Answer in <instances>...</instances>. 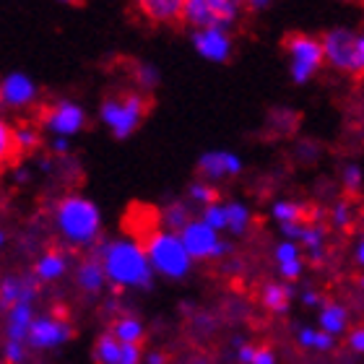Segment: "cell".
<instances>
[{
	"label": "cell",
	"instance_id": "cell-1",
	"mask_svg": "<svg viewBox=\"0 0 364 364\" xmlns=\"http://www.w3.org/2000/svg\"><path fill=\"white\" fill-rule=\"evenodd\" d=\"M99 263L105 271V279H109L117 287H136L151 289V268L144 255V247L133 240H112L102 245Z\"/></svg>",
	"mask_w": 364,
	"mask_h": 364
},
{
	"label": "cell",
	"instance_id": "cell-2",
	"mask_svg": "<svg viewBox=\"0 0 364 364\" xmlns=\"http://www.w3.org/2000/svg\"><path fill=\"white\" fill-rule=\"evenodd\" d=\"M55 221L60 235L70 245H91L97 242L99 232H102V211L94 200L84 196H68L58 203Z\"/></svg>",
	"mask_w": 364,
	"mask_h": 364
},
{
	"label": "cell",
	"instance_id": "cell-3",
	"mask_svg": "<svg viewBox=\"0 0 364 364\" xmlns=\"http://www.w3.org/2000/svg\"><path fill=\"white\" fill-rule=\"evenodd\" d=\"M151 109V99L136 91H122V94H109L99 107V117L107 128L112 130L114 138H130L138 130V125L146 120Z\"/></svg>",
	"mask_w": 364,
	"mask_h": 364
},
{
	"label": "cell",
	"instance_id": "cell-4",
	"mask_svg": "<svg viewBox=\"0 0 364 364\" xmlns=\"http://www.w3.org/2000/svg\"><path fill=\"white\" fill-rule=\"evenodd\" d=\"M144 255L149 260V268L167 279H185L193 268V260L182 247L180 237L172 232H149L144 240Z\"/></svg>",
	"mask_w": 364,
	"mask_h": 364
},
{
	"label": "cell",
	"instance_id": "cell-5",
	"mask_svg": "<svg viewBox=\"0 0 364 364\" xmlns=\"http://www.w3.org/2000/svg\"><path fill=\"white\" fill-rule=\"evenodd\" d=\"M323 60L343 73H362L364 68V37L351 29H331L320 37Z\"/></svg>",
	"mask_w": 364,
	"mask_h": 364
},
{
	"label": "cell",
	"instance_id": "cell-6",
	"mask_svg": "<svg viewBox=\"0 0 364 364\" xmlns=\"http://www.w3.org/2000/svg\"><path fill=\"white\" fill-rule=\"evenodd\" d=\"M284 50L289 55V70L294 84H307L323 65V47L320 39L304 31H294L284 39Z\"/></svg>",
	"mask_w": 364,
	"mask_h": 364
},
{
	"label": "cell",
	"instance_id": "cell-7",
	"mask_svg": "<svg viewBox=\"0 0 364 364\" xmlns=\"http://www.w3.org/2000/svg\"><path fill=\"white\" fill-rule=\"evenodd\" d=\"M240 16V6L229 3V0H188L182 3V18L200 29H216L227 31Z\"/></svg>",
	"mask_w": 364,
	"mask_h": 364
},
{
	"label": "cell",
	"instance_id": "cell-8",
	"mask_svg": "<svg viewBox=\"0 0 364 364\" xmlns=\"http://www.w3.org/2000/svg\"><path fill=\"white\" fill-rule=\"evenodd\" d=\"M42 125H45L50 133H55V138L76 136L78 130L86 125V112H84V107H78L76 102L63 99L58 105L47 107L45 114H42Z\"/></svg>",
	"mask_w": 364,
	"mask_h": 364
},
{
	"label": "cell",
	"instance_id": "cell-9",
	"mask_svg": "<svg viewBox=\"0 0 364 364\" xmlns=\"http://www.w3.org/2000/svg\"><path fill=\"white\" fill-rule=\"evenodd\" d=\"M180 237L182 247L185 252L190 255V260H205V258H213V252H216V245L221 242V237L208 229L203 221H193L190 219L185 227L177 232Z\"/></svg>",
	"mask_w": 364,
	"mask_h": 364
},
{
	"label": "cell",
	"instance_id": "cell-10",
	"mask_svg": "<svg viewBox=\"0 0 364 364\" xmlns=\"http://www.w3.org/2000/svg\"><path fill=\"white\" fill-rule=\"evenodd\" d=\"M70 336H73V328L68 323H63V320L34 318L23 341H29L31 349H55V346L68 341Z\"/></svg>",
	"mask_w": 364,
	"mask_h": 364
},
{
	"label": "cell",
	"instance_id": "cell-11",
	"mask_svg": "<svg viewBox=\"0 0 364 364\" xmlns=\"http://www.w3.org/2000/svg\"><path fill=\"white\" fill-rule=\"evenodd\" d=\"M37 97V84L26 73H8L0 78V105L6 107H26Z\"/></svg>",
	"mask_w": 364,
	"mask_h": 364
},
{
	"label": "cell",
	"instance_id": "cell-12",
	"mask_svg": "<svg viewBox=\"0 0 364 364\" xmlns=\"http://www.w3.org/2000/svg\"><path fill=\"white\" fill-rule=\"evenodd\" d=\"M190 39H193L196 53L211 63H227L229 55H232V39H229L227 31L200 29V31H193Z\"/></svg>",
	"mask_w": 364,
	"mask_h": 364
},
{
	"label": "cell",
	"instance_id": "cell-13",
	"mask_svg": "<svg viewBox=\"0 0 364 364\" xmlns=\"http://www.w3.org/2000/svg\"><path fill=\"white\" fill-rule=\"evenodd\" d=\"M198 172L208 180H224L242 172V159L232 151H205L198 159Z\"/></svg>",
	"mask_w": 364,
	"mask_h": 364
},
{
	"label": "cell",
	"instance_id": "cell-14",
	"mask_svg": "<svg viewBox=\"0 0 364 364\" xmlns=\"http://www.w3.org/2000/svg\"><path fill=\"white\" fill-rule=\"evenodd\" d=\"M37 294L34 281H23L18 276H8L0 281V307L11 310L18 302H31V296Z\"/></svg>",
	"mask_w": 364,
	"mask_h": 364
},
{
	"label": "cell",
	"instance_id": "cell-15",
	"mask_svg": "<svg viewBox=\"0 0 364 364\" xmlns=\"http://www.w3.org/2000/svg\"><path fill=\"white\" fill-rule=\"evenodd\" d=\"M31 320H34V310H31V302H18L8 310V341L23 343L26 338V331H29Z\"/></svg>",
	"mask_w": 364,
	"mask_h": 364
},
{
	"label": "cell",
	"instance_id": "cell-16",
	"mask_svg": "<svg viewBox=\"0 0 364 364\" xmlns=\"http://www.w3.org/2000/svg\"><path fill=\"white\" fill-rule=\"evenodd\" d=\"M105 271H102V263H99V255H91L86 258L76 271V284L84 289L86 294H97L105 287Z\"/></svg>",
	"mask_w": 364,
	"mask_h": 364
},
{
	"label": "cell",
	"instance_id": "cell-17",
	"mask_svg": "<svg viewBox=\"0 0 364 364\" xmlns=\"http://www.w3.org/2000/svg\"><path fill=\"white\" fill-rule=\"evenodd\" d=\"M291 287L289 284H279V281H271L263 287V294H260V302L266 307L268 312H276V315H284L289 310V304H291Z\"/></svg>",
	"mask_w": 364,
	"mask_h": 364
},
{
	"label": "cell",
	"instance_id": "cell-18",
	"mask_svg": "<svg viewBox=\"0 0 364 364\" xmlns=\"http://www.w3.org/2000/svg\"><path fill=\"white\" fill-rule=\"evenodd\" d=\"M320 331L328 336H333V338H338V336L346 331V326H349V312H346V307H341V304H331L328 302L323 310H320Z\"/></svg>",
	"mask_w": 364,
	"mask_h": 364
},
{
	"label": "cell",
	"instance_id": "cell-19",
	"mask_svg": "<svg viewBox=\"0 0 364 364\" xmlns=\"http://www.w3.org/2000/svg\"><path fill=\"white\" fill-rule=\"evenodd\" d=\"M141 11H144L151 21L169 23L182 18V3L180 0H144L141 3Z\"/></svg>",
	"mask_w": 364,
	"mask_h": 364
},
{
	"label": "cell",
	"instance_id": "cell-20",
	"mask_svg": "<svg viewBox=\"0 0 364 364\" xmlns=\"http://www.w3.org/2000/svg\"><path fill=\"white\" fill-rule=\"evenodd\" d=\"M117 343H130V346H141V341L146 338V328L138 318H120L114 320L112 331H109Z\"/></svg>",
	"mask_w": 364,
	"mask_h": 364
},
{
	"label": "cell",
	"instance_id": "cell-21",
	"mask_svg": "<svg viewBox=\"0 0 364 364\" xmlns=\"http://www.w3.org/2000/svg\"><path fill=\"white\" fill-rule=\"evenodd\" d=\"M65 271H68V258L63 252H47L34 266V273H37L39 281H58Z\"/></svg>",
	"mask_w": 364,
	"mask_h": 364
},
{
	"label": "cell",
	"instance_id": "cell-22",
	"mask_svg": "<svg viewBox=\"0 0 364 364\" xmlns=\"http://www.w3.org/2000/svg\"><path fill=\"white\" fill-rule=\"evenodd\" d=\"M224 216H227V229L237 237L245 235L247 227H250V221H252L250 208H247L245 203H237V200H232V203L224 205Z\"/></svg>",
	"mask_w": 364,
	"mask_h": 364
},
{
	"label": "cell",
	"instance_id": "cell-23",
	"mask_svg": "<svg viewBox=\"0 0 364 364\" xmlns=\"http://www.w3.org/2000/svg\"><path fill=\"white\" fill-rule=\"evenodd\" d=\"M94 362L97 364H120V343L109 333H102L94 343Z\"/></svg>",
	"mask_w": 364,
	"mask_h": 364
},
{
	"label": "cell",
	"instance_id": "cell-24",
	"mask_svg": "<svg viewBox=\"0 0 364 364\" xmlns=\"http://www.w3.org/2000/svg\"><path fill=\"white\" fill-rule=\"evenodd\" d=\"M271 213L281 224H302L304 219V208L299 203H294V200H276Z\"/></svg>",
	"mask_w": 364,
	"mask_h": 364
},
{
	"label": "cell",
	"instance_id": "cell-25",
	"mask_svg": "<svg viewBox=\"0 0 364 364\" xmlns=\"http://www.w3.org/2000/svg\"><path fill=\"white\" fill-rule=\"evenodd\" d=\"M323 237H326V229L318 227V224H307V227H302V235H299V242L312 252V258L315 260L323 258Z\"/></svg>",
	"mask_w": 364,
	"mask_h": 364
},
{
	"label": "cell",
	"instance_id": "cell-26",
	"mask_svg": "<svg viewBox=\"0 0 364 364\" xmlns=\"http://www.w3.org/2000/svg\"><path fill=\"white\" fill-rule=\"evenodd\" d=\"M161 221L167 224V232H172V235H177L185 224L190 221V211L185 203H172L164 208V213H161Z\"/></svg>",
	"mask_w": 364,
	"mask_h": 364
},
{
	"label": "cell",
	"instance_id": "cell-27",
	"mask_svg": "<svg viewBox=\"0 0 364 364\" xmlns=\"http://www.w3.org/2000/svg\"><path fill=\"white\" fill-rule=\"evenodd\" d=\"M14 154H18L16 141H14V128L0 117V167H3L6 161L14 159Z\"/></svg>",
	"mask_w": 364,
	"mask_h": 364
},
{
	"label": "cell",
	"instance_id": "cell-28",
	"mask_svg": "<svg viewBox=\"0 0 364 364\" xmlns=\"http://www.w3.org/2000/svg\"><path fill=\"white\" fill-rule=\"evenodd\" d=\"M208 229H213L216 235L227 229V216H224V205L219 203H211V205H203V219H200Z\"/></svg>",
	"mask_w": 364,
	"mask_h": 364
},
{
	"label": "cell",
	"instance_id": "cell-29",
	"mask_svg": "<svg viewBox=\"0 0 364 364\" xmlns=\"http://www.w3.org/2000/svg\"><path fill=\"white\" fill-rule=\"evenodd\" d=\"M190 196L193 200L203 205H211V203H219V190L211 188V185H205V182H193L190 185Z\"/></svg>",
	"mask_w": 364,
	"mask_h": 364
},
{
	"label": "cell",
	"instance_id": "cell-30",
	"mask_svg": "<svg viewBox=\"0 0 364 364\" xmlns=\"http://www.w3.org/2000/svg\"><path fill=\"white\" fill-rule=\"evenodd\" d=\"M14 141L18 151H21V149H37L39 133L34 128H18V130H14Z\"/></svg>",
	"mask_w": 364,
	"mask_h": 364
},
{
	"label": "cell",
	"instance_id": "cell-31",
	"mask_svg": "<svg viewBox=\"0 0 364 364\" xmlns=\"http://www.w3.org/2000/svg\"><path fill=\"white\" fill-rule=\"evenodd\" d=\"M273 255H276V260H279V266H284V263H291V260H299L302 255H299V245L296 242H281L276 245V250H273Z\"/></svg>",
	"mask_w": 364,
	"mask_h": 364
},
{
	"label": "cell",
	"instance_id": "cell-32",
	"mask_svg": "<svg viewBox=\"0 0 364 364\" xmlns=\"http://www.w3.org/2000/svg\"><path fill=\"white\" fill-rule=\"evenodd\" d=\"M343 185H346V193H349V196H357L359 188H362V167L349 164V167L343 169Z\"/></svg>",
	"mask_w": 364,
	"mask_h": 364
},
{
	"label": "cell",
	"instance_id": "cell-33",
	"mask_svg": "<svg viewBox=\"0 0 364 364\" xmlns=\"http://www.w3.org/2000/svg\"><path fill=\"white\" fill-rule=\"evenodd\" d=\"M351 203L349 200H338L333 208V224L336 227H349V221H351Z\"/></svg>",
	"mask_w": 364,
	"mask_h": 364
},
{
	"label": "cell",
	"instance_id": "cell-34",
	"mask_svg": "<svg viewBox=\"0 0 364 364\" xmlns=\"http://www.w3.org/2000/svg\"><path fill=\"white\" fill-rule=\"evenodd\" d=\"M3 357H6L8 364H21L23 357H26V349H23V343L8 341L6 343V351H3Z\"/></svg>",
	"mask_w": 364,
	"mask_h": 364
},
{
	"label": "cell",
	"instance_id": "cell-35",
	"mask_svg": "<svg viewBox=\"0 0 364 364\" xmlns=\"http://www.w3.org/2000/svg\"><path fill=\"white\" fill-rule=\"evenodd\" d=\"M120 364H141V346L120 343Z\"/></svg>",
	"mask_w": 364,
	"mask_h": 364
},
{
	"label": "cell",
	"instance_id": "cell-36",
	"mask_svg": "<svg viewBox=\"0 0 364 364\" xmlns=\"http://www.w3.org/2000/svg\"><path fill=\"white\" fill-rule=\"evenodd\" d=\"M336 346V338L333 336L323 333V331H315V336H312V349L318 351H331Z\"/></svg>",
	"mask_w": 364,
	"mask_h": 364
},
{
	"label": "cell",
	"instance_id": "cell-37",
	"mask_svg": "<svg viewBox=\"0 0 364 364\" xmlns=\"http://www.w3.org/2000/svg\"><path fill=\"white\" fill-rule=\"evenodd\" d=\"M279 273L284 279H299V273H302V258L299 260H291V263H284L279 266Z\"/></svg>",
	"mask_w": 364,
	"mask_h": 364
},
{
	"label": "cell",
	"instance_id": "cell-38",
	"mask_svg": "<svg viewBox=\"0 0 364 364\" xmlns=\"http://www.w3.org/2000/svg\"><path fill=\"white\" fill-rule=\"evenodd\" d=\"M138 78H141L144 89H151V86H156V81H159V73H156V68H149V65H144V68H141V73H138Z\"/></svg>",
	"mask_w": 364,
	"mask_h": 364
},
{
	"label": "cell",
	"instance_id": "cell-39",
	"mask_svg": "<svg viewBox=\"0 0 364 364\" xmlns=\"http://www.w3.org/2000/svg\"><path fill=\"white\" fill-rule=\"evenodd\" d=\"M250 364H276V354L268 346H260V349H255V357Z\"/></svg>",
	"mask_w": 364,
	"mask_h": 364
},
{
	"label": "cell",
	"instance_id": "cell-40",
	"mask_svg": "<svg viewBox=\"0 0 364 364\" xmlns=\"http://www.w3.org/2000/svg\"><path fill=\"white\" fill-rule=\"evenodd\" d=\"M302 227L304 224H281V235H287V237H291L289 242H299V235H302Z\"/></svg>",
	"mask_w": 364,
	"mask_h": 364
},
{
	"label": "cell",
	"instance_id": "cell-41",
	"mask_svg": "<svg viewBox=\"0 0 364 364\" xmlns=\"http://www.w3.org/2000/svg\"><path fill=\"white\" fill-rule=\"evenodd\" d=\"M349 346H351V351H357V354H362V351H364V331H362V328H357V331L351 333Z\"/></svg>",
	"mask_w": 364,
	"mask_h": 364
},
{
	"label": "cell",
	"instance_id": "cell-42",
	"mask_svg": "<svg viewBox=\"0 0 364 364\" xmlns=\"http://www.w3.org/2000/svg\"><path fill=\"white\" fill-rule=\"evenodd\" d=\"M252 357H255V346H247V343L237 346V359H240L242 364H250Z\"/></svg>",
	"mask_w": 364,
	"mask_h": 364
},
{
	"label": "cell",
	"instance_id": "cell-43",
	"mask_svg": "<svg viewBox=\"0 0 364 364\" xmlns=\"http://www.w3.org/2000/svg\"><path fill=\"white\" fill-rule=\"evenodd\" d=\"M312 336H315V331H312V328H299V333H296V338H299V343H302V346L312 349Z\"/></svg>",
	"mask_w": 364,
	"mask_h": 364
},
{
	"label": "cell",
	"instance_id": "cell-44",
	"mask_svg": "<svg viewBox=\"0 0 364 364\" xmlns=\"http://www.w3.org/2000/svg\"><path fill=\"white\" fill-rule=\"evenodd\" d=\"M70 144H68V138H55L53 141V151L55 154H68Z\"/></svg>",
	"mask_w": 364,
	"mask_h": 364
},
{
	"label": "cell",
	"instance_id": "cell-45",
	"mask_svg": "<svg viewBox=\"0 0 364 364\" xmlns=\"http://www.w3.org/2000/svg\"><path fill=\"white\" fill-rule=\"evenodd\" d=\"M302 302L307 304V307H315V304H320V302H323V296H320L318 291H304Z\"/></svg>",
	"mask_w": 364,
	"mask_h": 364
},
{
	"label": "cell",
	"instance_id": "cell-46",
	"mask_svg": "<svg viewBox=\"0 0 364 364\" xmlns=\"http://www.w3.org/2000/svg\"><path fill=\"white\" fill-rule=\"evenodd\" d=\"M167 362V357L161 354V351H151L149 357H146V364H164Z\"/></svg>",
	"mask_w": 364,
	"mask_h": 364
},
{
	"label": "cell",
	"instance_id": "cell-47",
	"mask_svg": "<svg viewBox=\"0 0 364 364\" xmlns=\"http://www.w3.org/2000/svg\"><path fill=\"white\" fill-rule=\"evenodd\" d=\"M354 260H357L359 266L364 263V245H362V240H359V245L354 247Z\"/></svg>",
	"mask_w": 364,
	"mask_h": 364
},
{
	"label": "cell",
	"instance_id": "cell-48",
	"mask_svg": "<svg viewBox=\"0 0 364 364\" xmlns=\"http://www.w3.org/2000/svg\"><path fill=\"white\" fill-rule=\"evenodd\" d=\"M3 245H6V235H3V232H0V247H3Z\"/></svg>",
	"mask_w": 364,
	"mask_h": 364
},
{
	"label": "cell",
	"instance_id": "cell-49",
	"mask_svg": "<svg viewBox=\"0 0 364 364\" xmlns=\"http://www.w3.org/2000/svg\"><path fill=\"white\" fill-rule=\"evenodd\" d=\"M0 364H3V362H0Z\"/></svg>",
	"mask_w": 364,
	"mask_h": 364
}]
</instances>
